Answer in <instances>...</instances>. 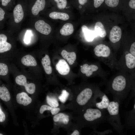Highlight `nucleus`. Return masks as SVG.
<instances>
[{
	"mask_svg": "<svg viewBox=\"0 0 135 135\" xmlns=\"http://www.w3.org/2000/svg\"><path fill=\"white\" fill-rule=\"evenodd\" d=\"M96 86L94 85L85 86L74 92L70 96L69 102L65 105L66 109L71 110L74 114L85 108L92 107Z\"/></svg>",
	"mask_w": 135,
	"mask_h": 135,
	"instance_id": "f257e3e1",
	"label": "nucleus"
},
{
	"mask_svg": "<svg viewBox=\"0 0 135 135\" xmlns=\"http://www.w3.org/2000/svg\"><path fill=\"white\" fill-rule=\"evenodd\" d=\"M74 120L80 123L84 127H88L94 131L98 127L106 121V110L88 107L72 114Z\"/></svg>",
	"mask_w": 135,
	"mask_h": 135,
	"instance_id": "f03ea898",
	"label": "nucleus"
},
{
	"mask_svg": "<svg viewBox=\"0 0 135 135\" xmlns=\"http://www.w3.org/2000/svg\"><path fill=\"white\" fill-rule=\"evenodd\" d=\"M108 92L112 95L113 100H118L120 104L126 98L131 90L133 88L132 80L129 77L118 74L106 83Z\"/></svg>",
	"mask_w": 135,
	"mask_h": 135,
	"instance_id": "7ed1b4c3",
	"label": "nucleus"
},
{
	"mask_svg": "<svg viewBox=\"0 0 135 135\" xmlns=\"http://www.w3.org/2000/svg\"><path fill=\"white\" fill-rule=\"evenodd\" d=\"M120 104L118 100H113L110 102L106 110V121L112 127L113 129L120 135L122 134L124 125H122L119 113Z\"/></svg>",
	"mask_w": 135,
	"mask_h": 135,
	"instance_id": "20e7f679",
	"label": "nucleus"
},
{
	"mask_svg": "<svg viewBox=\"0 0 135 135\" xmlns=\"http://www.w3.org/2000/svg\"><path fill=\"white\" fill-rule=\"evenodd\" d=\"M53 128L52 132L53 134L59 133L60 129L63 128L66 131L71 125L73 120L71 113L60 112L53 116Z\"/></svg>",
	"mask_w": 135,
	"mask_h": 135,
	"instance_id": "39448f33",
	"label": "nucleus"
},
{
	"mask_svg": "<svg viewBox=\"0 0 135 135\" xmlns=\"http://www.w3.org/2000/svg\"><path fill=\"white\" fill-rule=\"evenodd\" d=\"M94 51L96 57L111 68H114L116 64L115 58L108 46L100 44L95 47Z\"/></svg>",
	"mask_w": 135,
	"mask_h": 135,
	"instance_id": "423d86ee",
	"label": "nucleus"
},
{
	"mask_svg": "<svg viewBox=\"0 0 135 135\" xmlns=\"http://www.w3.org/2000/svg\"><path fill=\"white\" fill-rule=\"evenodd\" d=\"M110 102L106 94L102 92L98 86H96L92 103V107H94L101 110H106Z\"/></svg>",
	"mask_w": 135,
	"mask_h": 135,
	"instance_id": "0eeeda50",
	"label": "nucleus"
},
{
	"mask_svg": "<svg viewBox=\"0 0 135 135\" xmlns=\"http://www.w3.org/2000/svg\"><path fill=\"white\" fill-rule=\"evenodd\" d=\"M8 37L3 33H0V60H4L8 57V52L11 49V44L7 41Z\"/></svg>",
	"mask_w": 135,
	"mask_h": 135,
	"instance_id": "6e6552de",
	"label": "nucleus"
},
{
	"mask_svg": "<svg viewBox=\"0 0 135 135\" xmlns=\"http://www.w3.org/2000/svg\"><path fill=\"white\" fill-rule=\"evenodd\" d=\"M15 80L17 84L24 86L26 92L29 94H32L35 92V84L32 83H28L26 78L24 75L20 74L17 76L15 78Z\"/></svg>",
	"mask_w": 135,
	"mask_h": 135,
	"instance_id": "1a4fd4ad",
	"label": "nucleus"
},
{
	"mask_svg": "<svg viewBox=\"0 0 135 135\" xmlns=\"http://www.w3.org/2000/svg\"><path fill=\"white\" fill-rule=\"evenodd\" d=\"M125 126L129 129L134 130L135 127V102L132 109L124 114Z\"/></svg>",
	"mask_w": 135,
	"mask_h": 135,
	"instance_id": "9d476101",
	"label": "nucleus"
},
{
	"mask_svg": "<svg viewBox=\"0 0 135 135\" xmlns=\"http://www.w3.org/2000/svg\"><path fill=\"white\" fill-rule=\"evenodd\" d=\"M34 26L37 31L45 35L50 34L52 30L50 26L42 20L37 21L35 24Z\"/></svg>",
	"mask_w": 135,
	"mask_h": 135,
	"instance_id": "9b49d317",
	"label": "nucleus"
},
{
	"mask_svg": "<svg viewBox=\"0 0 135 135\" xmlns=\"http://www.w3.org/2000/svg\"><path fill=\"white\" fill-rule=\"evenodd\" d=\"M99 70L98 66L95 64L88 65L85 64L81 66L80 71L82 73L85 74L87 77L92 76L94 72L96 73Z\"/></svg>",
	"mask_w": 135,
	"mask_h": 135,
	"instance_id": "f8f14e48",
	"label": "nucleus"
},
{
	"mask_svg": "<svg viewBox=\"0 0 135 135\" xmlns=\"http://www.w3.org/2000/svg\"><path fill=\"white\" fill-rule=\"evenodd\" d=\"M56 68L58 72L62 75L68 74L70 71V68L67 62L64 59L58 61L56 66Z\"/></svg>",
	"mask_w": 135,
	"mask_h": 135,
	"instance_id": "ddd939ff",
	"label": "nucleus"
},
{
	"mask_svg": "<svg viewBox=\"0 0 135 135\" xmlns=\"http://www.w3.org/2000/svg\"><path fill=\"white\" fill-rule=\"evenodd\" d=\"M122 35L121 28L118 26H115L113 27L110 32L109 40L112 43L117 42L120 40Z\"/></svg>",
	"mask_w": 135,
	"mask_h": 135,
	"instance_id": "4468645a",
	"label": "nucleus"
},
{
	"mask_svg": "<svg viewBox=\"0 0 135 135\" xmlns=\"http://www.w3.org/2000/svg\"><path fill=\"white\" fill-rule=\"evenodd\" d=\"M75 122H73L69 128L66 131L68 135L81 134V130L84 127L80 124Z\"/></svg>",
	"mask_w": 135,
	"mask_h": 135,
	"instance_id": "2eb2a0df",
	"label": "nucleus"
},
{
	"mask_svg": "<svg viewBox=\"0 0 135 135\" xmlns=\"http://www.w3.org/2000/svg\"><path fill=\"white\" fill-rule=\"evenodd\" d=\"M16 100L19 104L26 106L30 104L32 102V99L27 94L24 92L19 93L16 95Z\"/></svg>",
	"mask_w": 135,
	"mask_h": 135,
	"instance_id": "dca6fc26",
	"label": "nucleus"
},
{
	"mask_svg": "<svg viewBox=\"0 0 135 135\" xmlns=\"http://www.w3.org/2000/svg\"><path fill=\"white\" fill-rule=\"evenodd\" d=\"M13 13L14 20L16 23H18L22 20L24 16V12L21 4H18L15 6Z\"/></svg>",
	"mask_w": 135,
	"mask_h": 135,
	"instance_id": "f3484780",
	"label": "nucleus"
},
{
	"mask_svg": "<svg viewBox=\"0 0 135 135\" xmlns=\"http://www.w3.org/2000/svg\"><path fill=\"white\" fill-rule=\"evenodd\" d=\"M21 62L23 65L26 66H35L37 65L35 59L30 54L24 56L21 59Z\"/></svg>",
	"mask_w": 135,
	"mask_h": 135,
	"instance_id": "a211bd4d",
	"label": "nucleus"
},
{
	"mask_svg": "<svg viewBox=\"0 0 135 135\" xmlns=\"http://www.w3.org/2000/svg\"><path fill=\"white\" fill-rule=\"evenodd\" d=\"M45 4V0H36L32 8V14L34 16L38 15L40 11L44 9Z\"/></svg>",
	"mask_w": 135,
	"mask_h": 135,
	"instance_id": "6ab92c4d",
	"label": "nucleus"
},
{
	"mask_svg": "<svg viewBox=\"0 0 135 135\" xmlns=\"http://www.w3.org/2000/svg\"><path fill=\"white\" fill-rule=\"evenodd\" d=\"M41 63L44 70L48 74H51L52 72V68L50 66L51 61L49 56L46 54L42 59Z\"/></svg>",
	"mask_w": 135,
	"mask_h": 135,
	"instance_id": "aec40b11",
	"label": "nucleus"
},
{
	"mask_svg": "<svg viewBox=\"0 0 135 135\" xmlns=\"http://www.w3.org/2000/svg\"><path fill=\"white\" fill-rule=\"evenodd\" d=\"M81 28L86 39L88 42L92 41L98 36L94 31L89 30L85 25L82 26Z\"/></svg>",
	"mask_w": 135,
	"mask_h": 135,
	"instance_id": "412c9836",
	"label": "nucleus"
},
{
	"mask_svg": "<svg viewBox=\"0 0 135 135\" xmlns=\"http://www.w3.org/2000/svg\"><path fill=\"white\" fill-rule=\"evenodd\" d=\"M61 54L63 58L66 60L68 63L70 65H72L76 58V55L74 52H68L65 50H63Z\"/></svg>",
	"mask_w": 135,
	"mask_h": 135,
	"instance_id": "4be33fe9",
	"label": "nucleus"
},
{
	"mask_svg": "<svg viewBox=\"0 0 135 135\" xmlns=\"http://www.w3.org/2000/svg\"><path fill=\"white\" fill-rule=\"evenodd\" d=\"M126 64L129 69H132L135 67V56H133L129 52H127L125 54Z\"/></svg>",
	"mask_w": 135,
	"mask_h": 135,
	"instance_id": "5701e85b",
	"label": "nucleus"
},
{
	"mask_svg": "<svg viewBox=\"0 0 135 135\" xmlns=\"http://www.w3.org/2000/svg\"><path fill=\"white\" fill-rule=\"evenodd\" d=\"M74 32L73 25L70 23L64 24L60 30V34L63 36H66L72 34Z\"/></svg>",
	"mask_w": 135,
	"mask_h": 135,
	"instance_id": "b1692460",
	"label": "nucleus"
},
{
	"mask_svg": "<svg viewBox=\"0 0 135 135\" xmlns=\"http://www.w3.org/2000/svg\"><path fill=\"white\" fill-rule=\"evenodd\" d=\"M46 100L48 104L52 107H57L60 106L58 102V96L55 94L47 96Z\"/></svg>",
	"mask_w": 135,
	"mask_h": 135,
	"instance_id": "393cba45",
	"label": "nucleus"
},
{
	"mask_svg": "<svg viewBox=\"0 0 135 135\" xmlns=\"http://www.w3.org/2000/svg\"><path fill=\"white\" fill-rule=\"evenodd\" d=\"M94 31L98 36L102 38L105 37L106 34L104 25L100 22L96 23L94 26Z\"/></svg>",
	"mask_w": 135,
	"mask_h": 135,
	"instance_id": "a878e982",
	"label": "nucleus"
},
{
	"mask_svg": "<svg viewBox=\"0 0 135 135\" xmlns=\"http://www.w3.org/2000/svg\"><path fill=\"white\" fill-rule=\"evenodd\" d=\"M49 17L54 19H59L63 20H66L69 18V15L66 13L58 12H53L50 14Z\"/></svg>",
	"mask_w": 135,
	"mask_h": 135,
	"instance_id": "bb28decb",
	"label": "nucleus"
},
{
	"mask_svg": "<svg viewBox=\"0 0 135 135\" xmlns=\"http://www.w3.org/2000/svg\"><path fill=\"white\" fill-rule=\"evenodd\" d=\"M0 99L5 102L9 101L10 99V94L8 89L3 85H0Z\"/></svg>",
	"mask_w": 135,
	"mask_h": 135,
	"instance_id": "cd10ccee",
	"label": "nucleus"
},
{
	"mask_svg": "<svg viewBox=\"0 0 135 135\" xmlns=\"http://www.w3.org/2000/svg\"><path fill=\"white\" fill-rule=\"evenodd\" d=\"M9 69L8 64L4 60H0V77H4L8 74Z\"/></svg>",
	"mask_w": 135,
	"mask_h": 135,
	"instance_id": "c85d7f7f",
	"label": "nucleus"
},
{
	"mask_svg": "<svg viewBox=\"0 0 135 135\" xmlns=\"http://www.w3.org/2000/svg\"><path fill=\"white\" fill-rule=\"evenodd\" d=\"M56 3L57 6L58 8L60 9H64L67 4L66 0H54Z\"/></svg>",
	"mask_w": 135,
	"mask_h": 135,
	"instance_id": "c756f323",
	"label": "nucleus"
},
{
	"mask_svg": "<svg viewBox=\"0 0 135 135\" xmlns=\"http://www.w3.org/2000/svg\"><path fill=\"white\" fill-rule=\"evenodd\" d=\"M119 0H105L106 4L108 6L114 8L116 7L118 4Z\"/></svg>",
	"mask_w": 135,
	"mask_h": 135,
	"instance_id": "7c9ffc66",
	"label": "nucleus"
},
{
	"mask_svg": "<svg viewBox=\"0 0 135 135\" xmlns=\"http://www.w3.org/2000/svg\"><path fill=\"white\" fill-rule=\"evenodd\" d=\"M6 120V116L2 110L0 105V122H4Z\"/></svg>",
	"mask_w": 135,
	"mask_h": 135,
	"instance_id": "2f4dec72",
	"label": "nucleus"
},
{
	"mask_svg": "<svg viewBox=\"0 0 135 135\" xmlns=\"http://www.w3.org/2000/svg\"><path fill=\"white\" fill-rule=\"evenodd\" d=\"M133 56H135V42L131 45L129 52Z\"/></svg>",
	"mask_w": 135,
	"mask_h": 135,
	"instance_id": "473e14b6",
	"label": "nucleus"
},
{
	"mask_svg": "<svg viewBox=\"0 0 135 135\" xmlns=\"http://www.w3.org/2000/svg\"><path fill=\"white\" fill-rule=\"evenodd\" d=\"M94 6L95 8L99 7L103 2L104 0H93Z\"/></svg>",
	"mask_w": 135,
	"mask_h": 135,
	"instance_id": "72a5a7b5",
	"label": "nucleus"
},
{
	"mask_svg": "<svg viewBox=\"0 0 135 135\" xmlns=\"http://www.w3.org/2000/svg\"><path fill=\"white\" fill-rule=\"evenodd\" d=\"M5 12L2 8L0 7V22L3 20L4 18Z\"/></svg>",
	"mask_w": 135,
	"mask_h": 135,
	"instance_id": "f704fd0d",
	"label": "nucleus"
},
{
	"mask_svg": "<svg viewBox=\"0 0 135 135\" xmlns=\"http://www.w3.org/2000/svg\"><path fill=\"white\" fill-rule=\"evenodd\" d=\"M112 131L110 130H105L102 132H97L96 130L94 131L95 134H98V135H104L105 134H109L112 132Z\"/></svg>",
	"mask_w": 135,
	"mask_h": 135,
	"instance_id": "c9c22d12",
	"label": "nucleus"
},
{
	"mask_svg": "<svg viewBox=\"0 0 135 135\" xmlns=\"http://www.w3.org/2000/svg\"><path fill=\"white\" fill-rule=\"evenodd\" d=\"M30 35L29 32L26 33L24 40L26 44L29 43L30 40Z\"/></svg>",
	"mask_w": 135,
	"mask_h": 135,
	"instance_id": "e433bc0d",
	"label": "nucleus"
},
{
	"mask_svg": "<svg viewBox=\"0 0 135 135\" xmlns=\"http://www.w3.org/2000/svg\"><path fill=\"white\" fill-rule=\"evenodd\" d=\"M128 4L130 8L134 9H135V0H130Z\"/></svg>",
	"mask_w": 135,
	"mask_h": 135,
	"instance_id": "4c0bfd02",
	"label": "nucleus"
},
{
	"mask_svg": "<svg viewBox=\"0 0 135 135\" xmlns=\"http://www.w3.org/2000/svg\"><path fill=\"white\" fill-rule=\"evenodd\" d=\"M2 4V6H7L11 0H1Z\"/></svg>",
	"mask_w": 135,
	"mask_h": 135,
	"instance_id": "58836bf2",
	"label": "nucleus"
},
{
	"mask_svg": "<svg viewBox=\"0 0 135 135\" xmlns=\"http://www.w3.org/2000/svg\"><path fill=\"white\" fill-rule=\"evenodd\" d=\"M79 3L80 5L84 4L87 2L88 0H78Z\"/></svg>",
	"mask_w": 135,
	"mask_h": 135,
	"instance_id": "ea45409f",
	"label": "nucleus"
},
{
	"mask_svg": "<svg viewBox=\"0 0 135 135\" xmlns=\"http://www.w3.org/2000/svg\"><path fill=\"white\" fill-rule=\"evenodd\" d=\"M3 135V134L0 133V135Z\"/></svg>",
	"mask_w": 135,
	"mask_h": 135,
	"instance_id": "a19ab883",
	"label": "nucleus"
}]
</instances>
